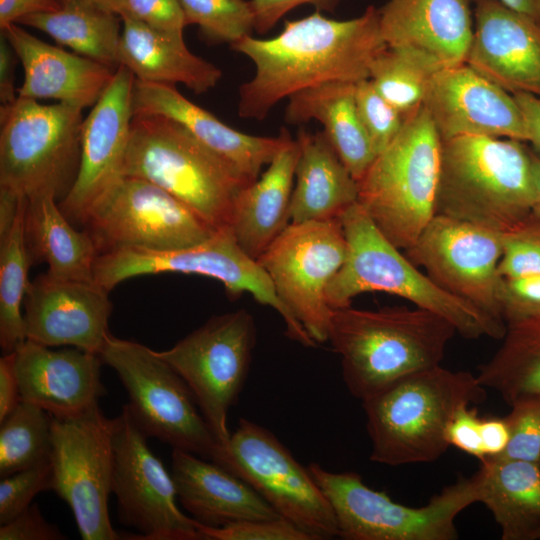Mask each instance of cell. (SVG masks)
<instances>
[{"label":"cell","mask_w":540,"mask_h":540,"mask_svg":"<svg viewBox=\"0 0 540 540\" xmlns=\"http://www.w3.org/2000/svg\"><path fill=\"white\" fill-rule=\"evenodd\" d=\"M119 15L177 36H183L187 26L179 0H123Z\"/></svg>","instance_id":"bcb514c9"},{"label":"cell","mask_w":540,"mask_h":540,"mask_svg":"<svg viewBox=\"0 0 540 540\" xmlns=\"http://www.w3.org/2000/svg\"><path fill=\"white\" fill-rule=\"evenodd\" d=\"M92 2H95L99 4L100 6L109 9L118 15L120 14L123 0H90Z\"/></svg>","instance_id":"91938a15"},{"label":"cell","mask_w":540,"mask_h":540,"mask_svg":"<svg viewBox=\"0 0 540 540\" xmlns=\"http://www.w3.org/2000/svg\"><path fill=\"white\" fill-rule=\"evenodd\" d=\"M443 317L415 307L333 309L328 341L341 358L342 377L361 401L412 373L440 365L456 334Z\"/></svg>","instance_id":"7a4b0ae2"},{"label":"cell","mask_w":540,"mask_h":540,"mask_svg":"<svg viewBox=\"0 0 540 540\" xmlns=\"http://www.w3.org/2000/svg\"><path fill=\"white\" fill-rule=\"evenodd\" d=\"M343 0H250L254 15V30L265 34L292 9L312 5L319 12H334Z\"/></svg>","instance_id":"681fc988"},{"label":"cell","mask_w":540,"mask_h":540,"mask_svg":"<svg viewBox=\"0 0 540 540\" xmlns=\"http://www.w3.org/2000/svg\"><path fill=\"white\" fill-rule=\"evenodd\" d=\"M212 461L248 483L312 540L339 536L334 511L308 468L265 427L241 418Z\"/></svg>","instance_id":"4fadbf2b"},{"label":"cell","mask_w":540,"mask_h":540,"mask_svg":"<svg viewBox=\"0 0 540 540\" xmlns=\"http://www.w3.org/2000/svg\"><path fill=\"white\" fill-rule=\"evenodd\" d=\"M57 10L29 15L18 24L35 28L79 55L117 69L122 19L90 0H59Z\"/></svg>","instance_id":"836d02e7"},{"label":"cell","mask_w":540,"mask_h":540,"mask_svg":"<svg viewBox=\"0 0 540 540\" xmlns=\"http://www.w3.org/2000/svg\"><path fill=\"white\" fill-rule=\"evenodd\" d=\"M480 425L481 418L475 409H471L470 406L459 409L447 428L446 437L449 445L482 461L485 453Z\"/></svg>","instance_id":"c3c4849f"},{"label":"cell","mask_w":540,"mask_h":540,"mask_svg":"<svg viewBox=\"0 0 540 540\" xmlns=\"http://www.w3.org/2000/svg\"><path fill=\"white\" fill-rule=\"evenodd\" d=\"M24 197L17 191L0 185V244L11 234Z\"/></svg>","instance_id":"9f6ffc18"},{"label":"cell","mask_w":540,"mask_h":540,"mask_svg":"<svg viewBox=\"0 0 540 540\" xmlns=\"http://www.w3.org/2000/svg\"><path fill=\"white\" fill-rule=\"evenodd\" d=\"M505 416L510 439L505 451L498 457L524 460L540 464V395H523L510 404Z\"/></svg>","instance_id":"ab89813d"},{"label":"cell","mask_w":540,"mask_h":540,"mask_svg":"<svg viewBox=\"0 0 540 540\" xmlns=\"http://www.w3.org/2000/svg\"><path fill=\"white\" fill-rule=\"evenodd\" d=\"M26 197L7 240L0 244V346L4 354L26 341L21 306L30 281L32 264L25 240Z\"/></svg>","instance_id":"d590c367"},{"label":"cell","mask_w":540,"mask_h":540,"mask_svg":"<svg viewBox=\"0 0 540 540\" xmlns=\"http://www.w3.org/2000/svg\"><path fill=\"white\" fill-rule=\"evenodd\" d=\"M186 25L195 24L213 42L230 45L251 35L255 15L247 0H179Z\"/></svg>","instance_id":"f35d334b"},{"label":"cell","mask_w":540,"mask_h":540,"mask_svg":"<svg viewBox=\"0 0 540 540\" xmlns=\"http://www.w3.org/2000/svg\"><path fill=\"white\" fill-rule=\"evenodd\" d=\"M440 69L427 57L409 49L387 47L373 61L369 79L377 91L403 115L426 97Z\"/></svg>","instance_id":"8d00e7d4"},{"label":"cell","mask_w":540,"mask_h":540,"mask_svg":"<svg viewBox=\"0 0 540 540\" xmlns=\"http://www.w3.org/2000/svg\"><path fill=\"white\" fill-rule=\"evenodd\" d=\"M20 62L14 48L4 33L0 36V101L2 105L14 102L17 97L15 88V69Z\"/></svg>","instance_id":"f5cc1de1"},{"label":"cell","mask_w":540,"mask_h":540,"mask_svg":"<svg viewBox=\"0 0 540 540\" xmlns=\"http://www.w3.org/2000/svg\"><path fill=\"white\" fill-rule=\"evenodd\" d=\"M299 147L289 137L261 177L235 201L231 232L242 250L257 260L290 224L289 206Z\"/></svg>","instance_id":"f546056e"},{"label":"cell","mask_w":540,"mask_h":540,"mask_svg":"<svg viewBox=\"0 0 540 540\" xmlns=\"http://www.w3.org/2000/svg\"><path fill=\"white\" fill-rule=\"evenodd\" d=\"M480 431L485 457H498L505 451L510 439L505 417L481 419Z\"/></svg>","instance_id":"db71d44e"},{"label":"cell","mask_w":540,"mask_h":540,"mask_svg":"<svg viewBox=\"0 0 540 540\" xmlns=\"http://www.w3.org/2000/svg\"><path fill=\"white\" fill-rule=\"evenodd\" d=\"M347 242L339 219L290 223L257 259L274 290L317 343L328 341L326 289L343 265Z\"/></svg>","instance_id":"9a60e30c"},{"label":"cell","mask_w":540,"mask_h":540,"mask_svg":"<svg viewBox=\"0 0 540 540\" xmlns=\"http://www.w3.org/2000/svg\"><path fill=\"white\" fill-rule=\"evenodd\" d=\"M133 114H158L181 124L204 147L235 171L248 185L255 182L283 146L289 133L277 137L250 135L236 130L182 95L176 85L135 79Z\"/></svg>","instance_id":"603a6c76"},{"label":"cell","mask_w":540,"mask_h":540,"mask_svg":"<svg viewBox=\"0 0 540 540\" xmlns=\"http://www.w3.org/2000/svg\"><path fill=\"white\" fill-rule=\"evenodd\" d=\"M122 176L168 192L216 231L230 230L239 192L249 186L175 120L133 116Z\"/></svg>","instance_id":"8992f818"},{"label":"cell","mask_w":540,"mask_h":540,"mask_svg":"<svg viewBox=\"0 0 540 540\" xmlns=\"http://www.w3.org/2000/svg\"><path fill=\"white\" fill-rule=\"evenodd\" d=\"M475 473L478 502L491 512L502 540L540 539V464L485 457Z\"/></svg>","instance_id":"1f68e13d"},{"label":"cell","mask_w":540,"mask_h":540,"mask_svg":"<svg viewBox=\"0 0 540 540\" xmlns=\"http://www.w3.org/2000/svg\"><path fill=\"white\" fill-rule=\"evenodd\" d=\"M354 83L329 82L304 89L288 99L284 119L292 125L316 120L333 149L358 182L377 153L357 112Z\"/></svg>","instance_id":"4dcf8cb0"},{"label":"cell","mask_w":540,"mask_h":540,"mask_svg":"<svg viewBox=\"0 0 540 540\" xmlns=\"http://www.w3.org/2000/svg\"><path fill=\"white\" fill-rule=\"evenodd\" d=\"M52 416L21 401L0 422V476H10L50 460Z\"/></svg>","instance_id":"74e56055"},{"label":"cell","mask_w":540,"mask_h":540,"mask_svg":"<svg viewBox=\"0 0 540 540\" xmlns=\"http://www.w3.org/2000/svg\"><path fill=\"white\" fill-rule=\"evenodd\" d=\"M525 121L528 141L532 150L540 157V97L527 94H513Z\"/></svg>","instance_id":"11a10c76"},{"label":"cell","mask_w":540,"mask_h":540,"mask_svg":"<svg viewBox=\"0 0 540 540\" xmlns=\"http://www.w3.org/2000/svg\"><path fill=\"white\" fill-rule=\"evenodd\" d=\"M134 75L118 66L100 99L84 118L76 179L59 202L70 221L81 224L91 206L122 176L133 119Z\"/></svg>","instance_id":"d6986e66"},{"label":"cell","mask_w":540,"mask_h":540,"mask_svg":"<svg viewBox=\"0 0 540 540\" xmlns=\"http://www.w3.org/2000/svg\"><path fill=\"white\" fill-rule=\"evenodd\" d=\"M405 255L439 287L505 322L498 302L502 234L435 214Z\"/></svg>","instance_id":"ac0fdd59"},{"label":"cell","mask_w":540,"mask_h":540,"mask_svg":"<svg viewBox=\"0 0 540 540\" xmlns=\"http://www.w3.org/2000/svg\"><path fill=\"white\" fill-rule=\"evenodd\" d=\"M99 356L118 374L132 417L147 437L214 459L219 445L190 388L156 351L110 334Z\"/></svg>","instance_id":"8fae6325"},{"label":"cell","mask_w":540,"mask_h":540,"mask_svg":"<svg viewBox=\"0 0 540 540\" xmlns=\"http://www.w3.org/2000/svg\"><path fill=\"white\" fill-rule=\"evenodd\" d=\"M114 418L99 405L69 418L52 416V490L72 510L83 540H115L108 511L112 492Z\"/></svg>","instance_id":"5bb4252c"},{"label":"cell","mask_w":540,"mask_h":540,"mask_svg":"<svg viewBox=\"0 0 540 540\" xmlns=\"http://www.w3.org/2000/svg\"><path fill=\"white\" fill-rule=\"evenodd\" d=\"M20 388L15 367V352L0 359V422L21 402Z\"/></svg>","instance_id":"f907efd6"},{"label":"cell","mask_w":540,"mask_h":540,"mask_svg":"<svg viewBox=\"0 0 540 540\" xmlns=\"http://www.w3.org/2000/svg\"><path fill=\"white\" fill-rule=\"evenodd\" d=\"M339 220L347 242V255L326 289L331 309L350 306L352 299L364 292L381 291L443 317L463 337L502 339L505 322L453 296L419 271L381 233L358 202Z\"/></svg>","instance_id":"5b68a950"},{"label":"cell","mask_w":540,"mask_h":540,"mask_svg":"<svg viewBox=\"0 0 540 540\" xmlns=\"http://www.w3.org/2000/svg\"><path fill=\"white\" fill-rule=\"evenodd\" d=\"M59 0H0V29H6L33 14L55 11Z\"/></svg>","instance_id":"816d5d0a"},{"label":"cell","mask_w":540,"mask_h":540,"mask_svg":"<svg viewBox=\"0 0 540 540\" xmlns=\"http://www.w3.org/2000/svg\"><path fill=\"white\" fill-rule=\"evenodd\" d=\"M441 146L422 104L405 115L398 134L357 182V202L400 250L415 243L436 213Z\"/></svg>","instance_id":"52a82bcc"},{"label":"cell","mask_w":540,"mask_h":540,"mask_svg":"<svg viewBox=\"0 0 540 540\" xmlns=\"http://www.w3.org/2000/svg\"><path fill=\"white\" fill-rule=\"evenodd\" d=\"M67 537L49 523L37 504H31L13 520L0 527V540H63Z\"/></svg>","instance_id":"7dc6e473"},{"label":"cell","mask_w":540,"mask_h":540,"mask_svg":"<svg viewBox=\"0 0 540 540\" xmlns=\"http://www.w3.org/2000/svg\"><path fill=\"white\" fill-rule=\"evenodd\" d=\"M25 240L31 263L45 262L53 277L94 281L100 252L86 230H77L50 196L26 198Z\"/></svg>","instance_id":"d6a6232c"},{"label":"cell","mask_w":540,"mask_h":540,"mask_svg":"<svg viewBox=\"0 0 540 540\" xmlns=\"http://www.w3.org/2000/svg\"><path fill=\"white\" fill-rule=\"evenodd\" d=\"M465 63L511 94L540 97V22L498 0H474Z\"/></svg>","instance_id":"7402d4cb"},{"label":"cell","mask_w":540,"mask_h":540,"mask_svg":"<svg viewBox=\"0 0 540 540\" xmlns=\"http://www.w3.org/2000/svg\"><path fill=\"white\" fill-rule=\"evenodd\" d=\"M289 218L290 223L326 221L340 216L358 200V183L323 131L300 129Z\"/></svg>","instance_id":"f1b7e54d"},{"label":"cell","mask_w":540,"mask_h":540,"mask_svg":"<svg viewBox=\"0 0 540 540\" xmlns=\"http://www.w3.org/2000/svg\"><path fill=\"white\" fill-rule=\"evenodd\" d=\"M118 65L126 67L135 79L160 84H182L196 94L214 88L222 71L213 63L192 53L183 36L164 33L122 16Z\"/></svg>","instance_id":"83f0119b"},{"label":"cell","mask_w":540,"mask_h":540,"mask_svg":"<svg viewBox=\"0 0 540 540\" xmlns=\"http://www.w3.org/2000/svg\"><path fill=\"white\" fill-rule=\"evenodd\" d=\"M203 540H312L289 520L278 517L264 520H245L221 527L197 522Z\"/></svg>","instance_id":"7bdbcfd3"},{"label":"cell","mask_w":540,"mask_h":540,"mask_svg":"<svg viewBox=\"0 0 540 540\" xmlns=\"http://www.w3.org/2000/svg\"><path fill=\"white\" fill-rule=\"evenodd\" d=\"M485 392L477 376L440 365L397 380L362 401L370 460L389 466L437 460L450 446L446 433L456 412L482 402Z\"/></svg>","instance_id":"277c9868"},{"label":"cell","mask_w":540,"mask_h":540,"mask_svg":"<svg viewBox=\"0 0 540 540\" xmlns=\"http://www.w3.org/2000/svg\"><path fill=\"white\" fill-rule=\"evenodd\" d=\"M328 499L339 536L347 540H454L457 516L478 502L474 474L445 487L421 507L393 501L367 486L355 472H331L318 463L307 466Z\"/></svg>","instance_id":"9c48e42d"},{"label":"cell","mask_w":540,"mask_h":540,"mask_svg":"<svg viewBox=\"0 0 540 540\" xmlns=\"http://www.w3.org/2000/svg\"><path fill=\"white\" fill-rule=\"evenodd\" d=\"M14 352L21 400L53 417L81 415L105 394L97 354L76 347L53 350L29 340Z\"/></svg>","instance_id":"cb8c5ba5"},{"label":"cell","mask_w":540,"mask_h":540,"mask_svg":"<svg viewBox=\"0 0 540 540\" xmlns=\"http://www.w3.org/2000/svg\"><path fill=\"white\" fill-rule=\"evenodd\" d=\"M1 32L24 70L18 97L52 99L84 109L100 99L114 77L116 69L44 42L19 24Z\"/></svg>","instance_id":"484cf974"},{"label":"cell","mask_w":540,"mask_h":540,"mask_svg":"<svg viewBox=\"0 0 540 540\" xmlns=\"http://www.w3.org/2000/svg\"><path fill=\"white\" fill-rule=\"evenodd\" d=\"M257 329L245 309L212 316L172 348L156 351L186 382L219 449L231 436L227 418L245 384Z\"/></svg>","instance_id":"7c38bea8"},{"label":"cell","mask_w":540,"mask_h":540,"mask_svg":"<svg viewBox=\"0 0 540 540\" xmlns=\"http://www.w3.org/2000/svg\"><path fill=\"white\" fill-rule=\"evenodd\" d=\"M160 273L196 274L218 280L234 298L249 293L258 303L279 313L290 339L306 347L316 346L280 301L267 273L242 250L230 230L218 231L208 240L187 247L103 252L95 262L94 282L110 291L129 278Z\"/></svg>","instance_id":"30bf717a"},{"label":"cell","mask_w":540,"mask_h":540,"mask_svg":"<svg viewBox=\"0 0 540 540\" xmlns=\"http://www.w3.org/2000/svg\"><path fill=\"white\" fill-rule=\"evenodd\" d=\"M474 0H388L380 30L390 48L409 49L440 70L464 64L472 41Z\"/></svg>","instance_id":"d4e9b609"},{"label":"cell","mask_w":540,"mask_h":540,"mask_svg":"<svg viewBox=\"0 0 540 540\" xmlns=\"http://www.w3.org/2000/svg\"><path fill=\"white\" fill-rule=\"evenodd\" d=\"M477 378L508 404L523 395H540V316L506 323L501 346Z\"/></svg>","instance_id":"e575fe53"},{"label":"cell","mask_w":540,"mask_h":540,"mask_svg":"<svg viewBox=\"0 0 540 540\" xmlns=\"http://www.w3.org/2000/svg\"><path fill=\"white\" fill-rule=\"evenodd\" d=\"M171 464L177 497L200 524L221 527L281 517L248 483L214 461L173 449Z\"/></svg>","instance_id":"4316f807"},{"label":"cell","mask_w":540,"mask_h":540,"mask_svg":"<svg viewBox=\"0 0 540 540\" xmlns=\"http://www.w3.org/2000/svg\"><path fill=\"white\" fill-rule=\"evenodd\" d=\"M423 105L441 140L484 135L528 141L525 121L513 94L466 63L437 72Z\"/></svg>","instance_id":"44dd1931"},{"label":"cell","mask_w":540,"mask_h":540,"mask_svg":"<svg viewBox=\"0 0 540 540\" xmlns=\"http://www.w3.org/2000/svg\"><path fill=\"white\" fill-rule=\"evenodd\" d=\"M498 302L505 323L540 316V275L501 278Z\"/></svg>","instance_id":"f6af8a7d"},{"label":"cell","mask_w":540,"mask_h":540,"mask_svg":"<svg viewBox=\"0 0 540 540\" xmlns=\"http://www.w3.org/2000/svg\"><path fill=\"white\" fill-rule=\"evenodd\" d=\"M231 48L249 58L255 74L239 87L238 114L263 120L283 98L329 82L357 84L387 45L379 9L370 5L358 17L336 20L321 12L284 23L275 37L248 35Z\"/></svg>","instance_id":"6da1fadb"},{"label":"cell","mask_w":540,"mask_h":540,"mask_svg":"<svg viewBox=\"0 0 540 540\" xmlns=\"http://www.w3.org/2000/svg\"><path fill=\"white\" fill-rule=\"evenodd\" d=\"M81 224L93 237L100 254L120 248L187 247L218 232L160 187L127 176L91 206Z\"/></svg>","instance_id":"2e32d148"},{"label":"cell","mask_w":540,"mask_h":540,"mask_svg":"<svg viewBox=\"0 0 540 540\" xmlns=\"http://www.w3.org/2000/svg\"><path fill=\"white\" fill-rule=\"evenodd\" d=\"M355 102L360 120L378 155L398 134L405 115L377 91L370 79L356 84Z\"/></svg>","instance_id":"60d3db41"},{"label":"cell","mask_w":540,"mask_h":540,"mask_svg":"<svg viewBox=\"0 0 540 540\" xmlns=\"http://www.w3.org/2000/svg\"><path fill=\"white\" fill-rule=\"evenodd\" d=\"M52 489L50 460L2 478L0 482V524H6L26 510L41 491Z\"/></svg>","instance_id":"b9f144b4"},{"label":"cell","mask_w":540,"mask_h":540,"mask_svg":"<svg viewBox=\"0 0 540 540\" xmlns=\"http://www.w3.org/2000/svg\"><path fill=\"white\" fill-rule=\"evenodd\" d=\"M112 492L120 522L139 531L128 539L203 540L197 521L176 504V489L127 406L114 418Z\"/></svg>","instance_id":"e0dca14e"},{"label":"cell","mask_w":540,"mask_h":540,"mask_svg":"<svg viewBox=\"0 0 540 540\" xmlns=\"http://www.w3.org/2000/svg\"><path fill=\"white\" fill-rule=\"evenodd\" d=\"M83 109L17 97L0 108V185L58 203L79 169Z\"/></svg>","instance_id":"ba28073f"},{"label":"cell","mask_w":540,"mask_h":540,"mask_svg":"<svg viewBox=\"0 0 540 540\" xmlns=\"http://www.w3.org/2000/svg\"><path fill=\"white\" fill-rule=\"evenodd\" d=\"M534 199L532 149L523 141L484 135L442 140L435 214L504 235L524 227Z\"/></svg>","instance_id":"3957f363"},{"label":"cell","mask_w":540,"mask_h":540,"mask_svg":"<svg viewBox=\"0 0 540 540\" xmlns=\"http://www.w3.org/2000/svg\"><path fill=\"white\" fill-rule=\"evenodd\" d=\"M532 166H533L535 199H534L532 213L522 229L529 230L540 236V157L533 150H532Z\"/></svg>","instance_id":"6f0895ef"},{"label":"cell","mask_w":540,"mask_h":540,"mask_svg":"<svg viewBox=\"0 0 540 540\" xmlns=\"http://www.w3.org/2000/svg\"><path fill=\"white\" fill-rule=\"evenodd\" d=\"M507 7L540 22V0H498Z\"/></svg>","instance_id":"680465c9"},{"label":"cell","mask_w":540,"mask_h":540,"mask_svg":"<svg viewBox=\"0 0 540 540\" xmlns=\"http://www.w3.org/2000/svg\"><path fill=\"white\" fill-rule=\"evenodd\" d=\"M498 274L501 278L540 275V236L525 229L502 235Z\"/></svg>","instance_id":"ee69618b"},{"label":"cell","mask_w":540,"mask_h":540,"mask_svg":"<svg viewBox=\"0 0 540 540\" xmlns=\"http://www.w3.org/2000/svg\"><path fill=\"white\" fill-rule=\"evenodd\" d=\"M108 293L94 281L40 274L30 281L23 303L26 340L100 355L110 335L112 304Z\"/></svg>","instance_id":"ffe728a7"}]
</instances>
